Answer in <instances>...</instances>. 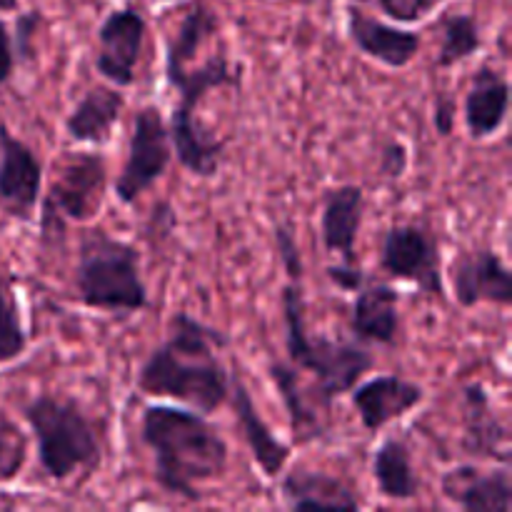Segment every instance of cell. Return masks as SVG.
Returning <instances> with one entry per match:
<instances>
[{
	"instance_id": "1",
	"label": "cell",
	"mask_w": 512,
	"mask_h": 512,
	"mask_svg": "<svg viewBox=\"0 0 512 512\" xmlns=\"http://www.w3.org/2000/svg\"><path fill=\"white\" fill-rule=\"evenodd\" d=\"M228 345V335L213 325L175 313L168 338L150 350L135 385L150 398L175 400L203 415L218 413L230 398V373L218 355Z\"/></svg>"
},
{
	"instance_id": "2",
	"label": "cell",
	"mask_w": 512,
	"mask_h": 512,
	"mask_svg": "<svg viewBox=\"0 0 512 512\" xmlns=\"http://www.w3.org/2000/svg\"><path fill=\"white\" fill-rule=\"evenodd\" d=\"M140 440L153 455V480L173 498L200 503L203 485L228 473V440L198 410L153 403L140 415Z\"/></svg>"
},
{
	"instance_id": "3",
	"label": "cell",
	"mask_w": 512,
	"mask_h": 512,
	"mask_svg": "<svg viewBox=\"0 0 512 512\" xmlns=\"http://www.w3.org/2000/svg\"><path fill=\"white\" fill-rule=\"evenodd\" d=\"M280 310H283L288 363L313 375L315 395L323 405L350 393L363 380V375L373 370L375 358L358 340L350 343V340L310 333L305 320L303 280L288 278L280 295Z\"/></svg>"
},
{
	"instance_id": "4",
	"label": "cell",
	"mask_w": 512,
	"mask_h": 512,
	"mask_svg": "<svg viewBox=\"0 0 512 512\" xmlns=\"http://www.w3.org/2000/svg\"><path fill=\"white\" fill-rule=\"evenodd\" d=\"M23 418L35 438V453L43 473L55 483L78 473H95L103 463V438L88 410L75 398L38 395L23 408Z\"/></svg>"
},
{
	"instance_id": "5",
	"label": "cell",
	"mask_w": 512,
	"mask_h": 512,
	"mask_svg": "<svg viewBox=\"0 0 512 512\" xmlns=\"http://www.w3.org/2000/svg\"><path fill=\"white\" fill-rule=\"evenodd\" d=\"M73 288L78 303L98 313L135 315L150 303L138 248L105 230H90L80 240Z\"/></svg>"
},
{
	"instance_id": "6",
	"label": "cell",
	"mask_w": 512,
	"mask_h": 512,
	"mask_svg": "<svg viewBox=\"0 0 512 512\" xmlns=\"http://www.w3.org/2000/svg\"><path fill=\"white\" fill-rule=\"evenodd\" d=\"M108 193V163L100 153H73L60 165L43 200V238L63 233L65 223L98 215Z\"/></svg>"
},
{
	"instance_id": "7",
	"label": "cell",
	"mask_w": 512,
	"mask_h": 512,
	"mask_svg": "<svg viewBox=\"0 0 512 512\" xmlns=\"http://www.w3.org/2000/svg\"><path fill=\"white\" fill-rule=\"evenodd\" d=\"M170 160H173V148H170L168 120L163 118L158 105H143L133 115L128 155L118 178L113 180L115 198L123 205L138 203L140 195L148 193L168 173Z\"/></svg>"
},
{
	"instance_id": "8",
	"label": "cell",
	"mask_w": 512,
	"mask_h": 512,
	"mask_svg": "<svg viewBox=\"0 0 512 512\" xmlns=\"http://www.w3.org/2000/svg\"><path fill=\"white\" fill-rule=\"evenodd\" d=\"M380 268L388 278L415 285L425 295L443 298L445 273L440 243L420 225H393L380 243Z\"/></svg>"
},
{
	"instance_id": "9",
	"label": "cell",
	"mask_w": 512,
	"mask_h": 512,
	"mask_svg": "<svg viewBox=\"0 0 512 512\" xmlns=\"http://www.w3.org/2000/svg\"><path fill=\"white\" fill-rule=\"evenodd\" d=\"M148 23L133 5H123L105 15L98 28V50L95 70L115 88H128L135 83L140 55L145 48Z\"/></svg>"
},
{
	"instance_id": "10",
	"label": "cell",
	"mask_w": 512,
	"mask_h": 512,
	"mask_svg": "<svg viewBox=\"0 0 512 512\" xmlns=\"http://www.w3.org/2000/svg\"><path fill=\"white\" fill-rule=\"evenodd\" d=\"M43 193V163L28 143L0 123V210L30 223Z\"/></svg>"
},
{
	"instance_id": "11",
	"label": "cell",
	"mask_w": 512,
	"mask_h": 512,
	"mask_svg": "<svg viewBox=\"0 0 512 512\" xmlns=\"http://www.w3.org/2000/svg\"><path fill=\"white\" fill-rule=\"evenodd\" d=\"M450 283L460 308L470 310L483 303L510 308L512 273L493 248H470L458 253L450 265Z\"/></svg>"
},
{
	"instance_id": "12",
	"label": "cell",
	"mask_w": 512,
	"mask_h": 512,
	"mask_svg": "<svg viewBox=\"0 0 512 512\" xmlns=\"http://www.w3.org/2000/svg\"><path fill=\"white\" fill-rule=\"evenodd\" d=\"M350 403L358 413L360 425L370 435L380 433L385 425L393 420L405 418L413 413L425 400L423 385L405 380L400 375H375V378L363 380L350 390Z\"/></svg>"
},
{
	"instance_id": "13",
	"label": "cell",
	"mask_w": 512,
	"mask_h": 512,
	"mask_svg": "<svg viewBox=\"0 0 512 512\" xmlns=\"http://www.w3.org/2000/svg\"><path fill=\"white\" fill-rule=\"evenodd\" d=\"M460 448L473 458H488L500 465H510V430L495 413V405L483 383L463 388V438Z\"/></svg>"
},
{
	"instance_id": "14",
	"label": "cell",
	"mask_w": 512,
	"mask_h": 512,
	"mask_svg": "<svg viewBox=\"0 0 512 512\" xmlns=\"http://www.w3.org/2000/svg\"><path fill=\"white\" fill-rule=\"evenodd\" d=\"M348 35L360 53L390 70L408 68L418 58L420 48H423L420 33L383 23V20L368 15L358 5L348 8Z\"/></svg>"
},
{
	"instance_id": "15",
	"label": "cell",
	"mask_w": 512,
	"mask_h": 512,
	"mask_svg": "<svg viewBox=\"0 0 512 512\" xmlns=\"http://www.w3.org/2000/svg\"><path fill=\"white\" fill-rule=\"evenodd\" d=\"M440 493L465 512H510L512 480L508 465L483 470L478 465H458L440 478Z\"/></svg>"
},
{
	"instance_id": "16",
	"label": "cell",
	"mask_w": 512,
	"mask_h": 512,
	"mask_svg": "<svg viewBox=\"0 0 512 512\" xmlns=\"http://www.w3.org/2000/svg\"><path fill=\"white\" fill-rule=\"evenodd\" d=\"M228 403L233 405L235 420H238V430L243 435L245 445H248L250 455H253L255 465L260 473L268 480H278L280 473L288 468V460L293 455V448L278 438L270 430L260 415L258 405H255L253 395L245 388L243 380L238 375H230V398Z\"/></svg>"
},
{
	"instance_id": "17",
	"label": "cell",
	"mask_w": 512,
	"mask_h": 512,
	"mask_svg": "<svg viewBox=\"0 0 512 512\" xmlns=\"http://www.w3.org/2000/svg\"><path fill=\"white\" fill-rule=\"evenodd\" d=\"M280 495L290 510H348L363 508L360 493L338 475L310 470L305 465L280 473Z\"/></svg>"
},
{
	"instance_id": "18",
	"label": "cell",
	"mask_w": 512,
	"mask_h": 512,
	"mask_svg": "<svg viewBox=\"0 0 512 512\" xmlns=\"http://www.w3.org/2000/svg\"><path fill=\"white\" fill-rule=\"evenodd\" d=\"M365 218V193L360 185H335L323 193L320 238L330 255L343 263H358V235Z\"/></svg>"
},
{
	"instance_id": "19",
	"label": "cell",
	"mask_w": 512,
	"mask_h": 512,
	"mask_svg": "<svg viewBox=\"0 0 512 512\" xmlns=\"http://www.w3.org/2000/svg\"><path fill=\"white\" fill-rule=\"evenodd\" d=\"M510 113V83L498 68L483 63L465 93L463 118L473 140H488L503 130Z\"/></svg>"
},
{
	"instance_id": "20",
	"label": "cell",
	"mask_w": 512,
	"mask_h": 512,
	"mask_svg": "<svg viewBox=\"0 0 512 512\" xmlns=\"http://www.w3.org/2000/svg\"><path fill=\"white\" fill-rule=\"evenodd\" d=\"M350 330L365 345H393L400 333V293L393 285L365 283L350 308Z\"/></svg>"
},
{
	"instance_id": "21",
	"label": "cell",
	"mask_w": 512,
	"mask_h": 512,
	"mask_svg": "<svg viewBox=\"0 0 512 512\" xmlns=\"http://www.w3.org/2000/svg\"><path fill=\"white\" fill-rule=\"evenodd\" d=\"M125 110V93L115 85H93L65 118V135L73 143L105 145Z\"/></svg>"
},
{
	"instance_id": "22",
	"label": "cell",
	"mask_w": 512,
	"mask_h": 512,
	"mask_svg": "<svg viewBox=\"0 0 512 512\" xmlns=\"http://www.w3.org/2000/svg\"><path fill=\"white\" fill-rule=\"evenodd\" d=\"M268 378L275 385V390H278L280 403H283L285 413H288L290 430H293L295 440L308 443V440L320 438L323 435V423H320V413L315 408L318 395L305 388L303 380H300V370L293 363H288V360H270Z\"/></svg>"
},
{
	"instance_id": "23",
	"label": "cell",
	"mask_w": 512,
	"mask_h": 512,
	"mask_svg": "<svg viewBox=\"0 0 512 512\" xmlns=\"http://www.w3.org/2000/svg\"><path fill=\"white\" fill-rule=\"evenodd\" d=\"M218 30V13L205 0H193V5L185 10L183 20L175 28V33L168 35V40H165V83H173L183 70H188L195 55L200 53V48Z\"/></svg>"
},
{
	"instance_id": "24",
	"label": "cell",
	"mask_w": 512,
	"mask_h": 512,
	"mask_svg": "<svg viewBox=\"0 0 512 512\" xmlns=\"http://www.w3.org/2000/svg\"><path fill=\"white\" fill-rule=\"evenodd\" d=\"M240 83V68L230 63L228 55H215L200 65H190L188 70L178 75L170 88L178 90V103H175L170 120H193L198 118V105L208 93L218 88H233Z\"/></svg>"
},
{
	"instance_id": "25",
	"label": "cell",
	"mask_w": 512,
	"mask_h": 512,
	"mask_svg": "<svg viewBox=\"0 0 512 512\" xmlns=\"http://www.w3.org/2000/svg\"><path fill=\"white\" fill-rule=\"evenodd\" d=\"M373 480L385 500L408 503L420 495V478L415 473L413 455L405 440L388 438L378 445L373 455Z\"/></svg>"
},
{
	"instance_id": "26",
	"label": "cell",
	"mask_w": 512,
	"mask_h": 512,
	"mask_svg": "<svg viewBox=\"0 0 512 512\" xmlns=\"http://www.w3.org/2000/svg\"><path fill=\"white\" fill-rule=\"evenodd\" d=\"M483 48V35L480 23L473 13H458L443 20V35H440V50L435 68H455L480 53Z\"/></svg>"
},
{
	"instance_id": "27",
	"label": "cell",
	"mask_w": 512,
	"mask_h": 512,
	"mask_svg": "<svg viewBox=\"0 0 512 512\" xmlns=\"http://www.w3.org/2000/svg\"><path fill=\"white\" fill-rule=\"evenodd\" d=\"M25 348H28V333L20 318V305L10 288V280L0 273V365L20 358Z\"/></svg>"
},
{
	"instance_id": "28",
	"label": "cell",
	"mask_w": 512,
	"mask_h": 512,
	"mask_svg": "<svg viewBox=\"0 0 512 512\" xmlns=\"http://www.w3.org/2000/svg\"><path fill=\"white\" fill-rule=\"evenodd\" d=\"M28 463V438L18 423L0 410V485H8L20 478Z\"/></svg>"
},
{
	"instance_id": "29",
	"label": "cell",
	"mask_w": 512,
	"mask_h": 512,
	"mask_svg": "<svg viewBox=\"0 0 512 512\" xmlns=\"http://www.w3.org/2000/svg\"><path fill=\"white\" fill-rule=\"evenodd\" d=\"M358 3H375V8L388 15L390 20L410 25L425 20L448 0H358Z\"/></svg>"
},
{
	"instance_id": "30",
	"label": "cell",
	"mask_w": 512,
	"mask_h": 512,
	"mask_svg": "<svg viewBox=\"0 0 512 512\" xmlns=\"http://www.w3.org/2000/svg\"><path fill=\"white\" fill-rule=\"evenodd\" d=\"M273 238H275V250H278L280 263H283L288 278L303 280V255H300L295 230L290 228V225L278 223L273 228Z\"/></svg>"
},
{
	"instance_id": "31",
	"label": "cell",
	"mask_w": 512,
	"mask_h": 512,
	"mask_svg": "<svg viewBox=\"0 0 512 512\" xmlns=\"http://www.w3.org/2000/svg\"><path fill=\"white\" fill-rule=\"evenodd\" d=\"M40 15L35 13H20L15 18V28H13V50H15V60H23L28 63L30 55H33V35L38 30Z\"/></svg>"
},
{
	"instance_id": "32",
	"label": "cell",
	"mask_w": 512,
	"mask_h": 512,
	"mask_svg": "<svg viewBox=\"0 0 512 512\" xmlns=\"http://www.w3.org/2000/svg\"><path fill=\"white\" fill-rule=\"evenodd\" d=\"M410 165V153H408V145L400 143V140H388V143L380 148V173L385 178H403L405 170Z\"/></svg>"
},
{
	"instance_id": "33",
	"label": "cell",
	"mask_w": 512,
	"mask_h": 512,
	"mask_svg": "<svg viewBox=\"0 0 512 512\" xmlns=\"http://www.w3.org/2000/svg\"><path fill=\"white\" fill-rule=\"evenodd\" d=\"M330 283L335 285L343 293H358L365 283H368V275L360 268L358 263H340V265H328L325 268Z\"/></svg>"
},
{
	"instance_id": "34",
	"label": "cell",
	"mask_w": 512,
	"mask_h": 512,
	"mask_svg": "<svg viewBox=\"0 0 512 512\" xmlns=\"http://www.w3.org/2000/svg\"><path fill=\"white\" fill-rule=\"evenodd\" d=\"M455 113H458V105L455 98L448 93H438L433 100V125L438 130V135L448 138L455 128Z\"/></svg>"
},
{
	"instance_id": "35",
	"label": "cell",
	"mask_w": 512,
	"mask_h": 512,
	"mask_svg": "<svg viewBox=\"0 0 512 512\" xmlns=\"http://www.w3.org/2000/svg\"><path fill=\"white\" fill-rule=\"evenodd\" d=\"M13 70H15L13 35H10L8 23L0 18V85H5L10 78H13Z\"/></svg>"
},
{
	"instance_id": "36",
	"label": "cell",
	"mask_w": 512,
	"mask_h": 512,
	"mask_svg": "<svg viewBox=\"0 0 512 512\" xmlns=\"http://www.w3.org/2000/svg\"><path fill=\"white\" fill-rule=\"evenodd\" d=\"M20 0H0V13H18Z\"/></svg>"
}]
</instances>
